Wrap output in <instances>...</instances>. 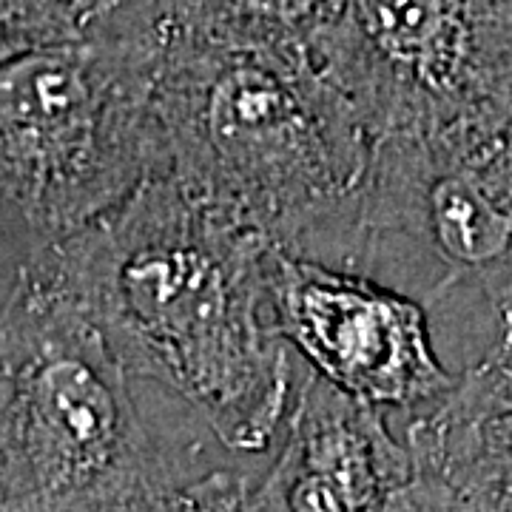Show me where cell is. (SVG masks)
I'll use <instances>...</instances> for the list:
<instances>
[{"label":"cell","mask_w":512,"mask_h":512,"mask_svg":"<svg viewBox=\"0 0 512 512\" xmlns=\"http://www.w3.org/2000/svg\"><path fill=\"white\" fill-rule=\"evenodd\" d=\"M316 63L373 140L512 109V0H342Z\"/></svg>","instance_id":"cell-6"},{"label":"cell","mask_w":512,"mask_h":512,"mask_svg":"<svg viewBox=\"0 0 512 512\" xmlns=\"http://www.w3.org/2000/svg\"><path fill=\"white\" fill-rule=\"evenodd\" d=\"M410 510H512V336L407 427Z\"/></svg>","instance_id":"cell-9"},{"label":"cell","mask_w":512,"mask_h":512,"mask_svg":"<svg viewBox=\"0 0 512 512\" xmlns=\"http://www.w3.org/2000/svg\"><path fill=\"white\" fill-rule=\"evenodd\" d=\"M154 109L165 174L194 200L271 245L362 274L376 140L313 57L188 35L165 18Z\"/></svg>","instance_id":"cell-2"},{"label":"cell","mask_w":512,"mask_h":512,"mask_svg":"<svg viewBox=\"0 0 512 512\" xmlns=\"http://www.w3.org/2000/svg\"><path fill=\"white\" fill-rule=\"evenodd\" d=\"M114 3H120V0H109V6H114Z\"/></svg>","instance_id":"cell-13"},{"label":"cell","mask_w":512,"mask_h":512,"mask_svg":"<svg viewBox=\"0 0 512 512\" xmlns=\"http://www.w3.org/2000/svg\"><path fill=\"white\" fill-rule=\"evenodd\" d=\"M163 46V0H120L77 40L3 57V271L165 174L154 109Z\"/></svg>","instance_id":"cell-4"},{"label":"cell","mask_w":512,"mask_h":512,"mask_svg":"<svg viewBox=\"0 0 512 512\" xmlns=\"http://www.w3.org/2000/svg\"><path fill=\"white\" fill-rule=\"evenodd\" d=\"M339 9L342 0H165V18L180 32L313 60Z\"/></svg>","instance_id":"cell-10"},{"label":"cell","mask_w":512,"mask_h":512,"mask_svg":"<svg viewBox=\"0 0 512 512\" xmlns=\"http://www.w3.org/2000/svg\"><path fill=\"white\" fill-rule=\"evenodd\" d=\"M362 274L387 239L436 268L427 302L473 288L512 311V109L458 114L376 137L362 211Z\"/></svg>","instance_id":"cell-5"},{"label":"cell","mask_w":512,"mask_h":512,"mask_svg":"<svg viewBox=\"0 0 512 512\" xmlns=\"http://www.w3.org/2000/svg\"><path fill=\"white\" fill-rule=\"evenodd\" d=\"M251 481L191 476L154 441L106 333L55 293L3 285L0 510H245Z\"/></svg>","instance_id":"cell-3"},{"label":"cell","mask_w":512,"mask_h":512,"mask_svg":"<svg viewBox=\"0 0 512 512\" xmlns=\"http://www.w3.org/2000/svg\"><path fill=\"white\" fill-rule=\"evenodd\" d=\"M501 330H507V333L512 336V311L507 313V319H504V328H501Z\"/></svg>","instance_id":"cell-12"},{"label":"cell","mask_w":512,"mask_h":512,"mask_svg":"<svg viewBox=\"0 0 512 512\" xmlns=\"http://www.w3.org/2000/svg\"><path fill=\"white\" fill-rule=\"evenodd\" d=\"M384 413L308 370L288 410L282 447L251 487L245 510H410L416 464Z\"/></svg>","instance_id":"cell-8"},{"label":"cell","mask_w":512,"mask_h":512,"mask_svg":"<svg viewBox=\"0 0 512 512\" xmlns=\"http://www.w3.org/2000/svg\"><path fill=\"white\" fill-rule=\"evenodd\" d=\"M109 0H0V60L89 32Z\"/></svg>","instance_id":"cell-11"},{"label":"cell","mask_w":512,"mask_h":512,"mask_svg":"<svg viewBox=\"0 0 512 512\" xmlns=\"http://www.w3.org/2000/svg\"><path fill=\"white\" fill-rule=\"evenodd\" d=\"M268 291L293 353L362 402L419 413L458 382L433 350L424 302L370 274L271 245Z\"/></svg>","instance_id":"cell-7"},{"label":"cell","mask_w":512,"mask_h":512,"mask_svg":"<svg viewBox=\"0 0 512 512\" xmlns=\"http://www.w3.org/2000/svg\"><path fill=\"white\" fill-rule=\"evenodd\" d=\"M268 251V239L157 174L111 214L6 268L3 285L66 299L128 373L180 393L228 450L265 453L293 382Z\"/></svg>","instance_id":"cell-1"}]
</instances>
